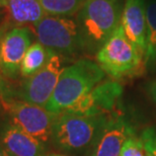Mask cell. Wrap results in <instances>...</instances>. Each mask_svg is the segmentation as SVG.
<instances>
[{"label":"cell","mask_w":156,"mask_h":156,"mask_svg":"<svg viewBox=\"0 0 156 156\" xmlns=\"http://www.w3.org/2000/svg\"><path fill=\"white\" fill-rule=\"evenodd\" d=\"M121 24L128 39L145 57L147 35L145 0H126L122 11Z\"/></svg>","instance_id":"12"},{"label":"cell","mask_w":156,"mask_h":156,"mask_svg":"<svg viewBox=\"0 0 156 156\" xmlns=\"http://www.w3.org/2000/svg\"><path fill=\"white\" fill-rule=\"evenodd\" d=\"M0 11H1V10H0ZM2 21H3V17L1 18V12H0V26H1Z\"/></svg>","instance_id":"25"},{"label":"cell","mask_w":156,"mask_h":156,"mask_svg":"<svg viewBox=\"0 0 156 156\" xmlns=\"http://www.w3.org/2000/svg\"><path fill=\"white\" fill-rule=\"evenodd\" d=\"M33 29L38 42L62 58H72L85 52L79 27L72 18L46 15Z\"/></svg>","instance_id":"5"},{"label":"cell","mask_w":156,"mask_h":156,"mask_svg":"<svg viewBox=\"0 0 156 156\" xmlns=\"http://www.w3.org/2000/svg\"><path fill=\"white\" fill-rule=\"evenodd\" d=\"M6 4V0H0V10H3Z\"/></svg>","instance_id":"23"},{"label":"cell","mask_w":156,"mask_h":156,"mask_svg":"<svg viewBox=\"0 0 156 156\" xmlns=\"http://www.w3.org/2000/svg\"><path fill=\"white\" fill-rule=\"evenodd\" d=\"M120 0H86L76 21L85 52L96 53L121 24Z\"/></svg>","instance_id":"3"},{"label":"cell","mask_w":156,"mask_h":156,"mask_svg":"<svg viewBox=\"0 0 156 156\" xmlns=\"http://www.w3.org/2000/svg\"><path fill=\"white\" fill-rule=\"evenodd\" d=\"M9 79L5 77L4 73L0 66V91H1L3 99H10L12 98V90L13 86L9 83Z\"/></svg>","instance_id":"19"},{"label":"cell","mask_w":156,"mask_h":156,"mask_svg":"<svg viewBox=\"0 0 156 156\" xmlns=\"http://www.w3.org/2000/svg\"><path fill=\"white\" fill-rule=\"evenodd\" d=\"M140 138L144 144L146 152L151 156H156V128H145L142 130Z\"/></svg>","instance_id":"18"},{"label":"cell","mask_w":156,"mask_h":156,"mask_svg":"<svg viewBox=\"0 0 156 156\" xmlns=\"http://www.w3.org/2000/svg\"><path fill=\"white\" fill-rule=\"evenodd\" d=\"M105 73L96 62L80 59L64 67L57 86L45 108L59 115L69 111L105 79Z\"/></svg>","instance_id":"2"},{"label":"cell","mask_w":156,"mask_h":156,"mask_svg":"<svg viewBox=\"0 0 156 156\" xmlns=\"http://www.w3.org/2000/svg\"><path fill=\"white\" fill-rule=\"evenodd\" d=\"M0 156H13V155H11L10 153H9V152L7 151V149L2 145L1 142H0Z\"/></svg>","instance_id":"21"},{"label":"cell","mask_w":156,"mask_h":156,"mask_svg":"<svg viewBox=\"0 0 156 156\" xmlns=\"http://www.w3.org/2000/svg\"><path fill=\"white\" fill-rule=\"evenodd\" d=\"M3 21L0 27L9 30L12 27H35L46 13L39 0H6L2 10Z\"/></svg>","instance_id":"13"},{"label":"cell","mask_w":156,"mask_h":156,"mask_svg":"<svg viewBox=\"0 0 156 156\" xmlns=\"http://www.w3.org/2000/svg\"><path fill=\"white\" fill-rule=\"evenodd\" d=\"M96 63L115 79L137 73L144 63V56L128 39L122 24L95 53Z\"/></svg>","instance_id":"4"},{"label":"cell","mask_w":156,"mask_h":156,"mask_svg":"<svg viewBox=\"0 0 156 156\" xmlns=\"http://www.w3.org/2000/svg\"><path fill=\"white\" fill-rule=\"evenodd\" d=\"M110 115H56L50 143L63 154L87 156Z\"/></svg>","instance_id":"1"},{"label":"cell","mask_w":156,"mask_h":156,"mask_svg":"<svg viewBox=\"0 0 156 156\" xmlns=\"http://www.w3.org/2000/svg\"><path fill=\"white\" fill-rule=\"evenodd\" d=\"M147 93L150 96L152 102L155 105L156 107V79L152 80L151 82L148 83L147 85Z\"/></svg>","instance_id":"20"},{"label":"cell","mask_w":156,"mask_h":156,"mask_svg":"<svg viewBox=\"0 0 156 156\" xmlns=\"http://www.w3.org/2000/svg\"><path fill=\"white\" fill-rule=\"evenodd\" d=\"M4 116L18 128L44 144L51 140L56 115L30 102L10 98L3 99Z\"/></svg>","instance_id":"7"},{"label":"cell","mask_w":156,"mask_h":156,"mask_svg":"<svg viewBox=\"0 0 156 156\" xmlns=\"http://www.w3.org/2000/svg\"><path fill=\"white\" fill-rule=\"evenodd\" d=\"M133 134L135 129L128 118L114 111L87 156H120L124 143Z\"/></svg>","instance_id":"9"},{"label":"cell","mask_w":156,"mask_h":156,"mask_svg":"<svg viewBox=\"0 0 156 156\" xmlns=\"http://www.w3.org/2000/svg\"><path fill=\"white\" fill-rule=\"evenodd\" d=\"M4 115V108H3V98L1 94V91H0V116Z\"/></svg>","instance_id":"22"},{"label":"cell","mask_w":156,"mask_h":156,"mask_svg":"<svg viewBox=\"0 0 156 156\" xmlns=\"http://www.w3.org/2000/svg\"><path fill=\"white\" fill-rule=\"evenodd\" d=\"M33 35L29 27H0V66L7 79L15 80L20 75L21 61L33 44Z\"/></svg>","instance_id":"8"},{"label":"cell","mask_w":156,"mask_h":156,"mask_svg":"<svg viewBox=\"0 0 156 156\" xmlns=\"http://www.w3.org/2000/svg\"><path fill=\"white\" fill-rule=\"evenodd\" d=\"M147 156H151V155H149V154H148V153H147Z\"/></svg>","instance_id":"26"},{"label":"cell","mask_w":156,"mask_h":156,"mask_svg":"<svg viewBox=\"0 0 156 156\" xmlns=\"http://www.w3.org/2000/svg\"><path fill=\"white\" fill-rule=\"evenodd\" d=\"M46 15L69 17L78 13L86 0H39Z\"/></svg>","instance_id":"16"},{"label":"cell","mask_w":156,"mask_h":156,"mask_svg":"<svg viewBox=\"0 0 156 156\" xmlns=\"http://www.w3.org/2000/svg\"><path fill=\"white\" fill-rule=\"evenodd\" d=\"M63 58L51 52L46 65L34 75L23 78L17 87H13L12 98L27 101L45 108L52 98L63 70Z\"/></svg>","instance_id":"6"},{"label":"cell","mask_w":156,"mask_h":156,"mask_svg":"<svg viewBox=\"0 0 156 156\" xmlns=\"http://www.w3.org/2000/svg\"><path fill=\"white\" fill-rule=\"evenodd\" d=\"M146 52L144 65L149 69H156V0H149L146 3Z\"/></svg>","instance_id":"15"},{"label":"cell","mask_w":156,"mask_h":156,"mask_svg":"<svg viewBox=\"0 0 156 156\" xmlns=\"http://www.w3.org/2000/svg\"><path fill=\"white\" fill-rule=\"evenodd\" d=\"M0 142L13 156H47V145L26 133L6 117L0 119Z\"/></svg>","instance_id":"11"},{"label":"cell","mask_w":156,"mask_h":156,"mask_svg":"<svg viewBox=\"0 0 156 156\" xmlns=\"http://www.w3.org/2000/svg\"><path fill=\"white\" fill-rule=\"evenodd\" d=\"M123 93V86L115 80L101 82L69 111L85 115H110Z\"/></svg>","instance_id":"10"},{"label":"cell","mask_w":156,"mask_h":156,"mask_svg":"<svg viewBox=\"0 0 156 156\" xmlns=\"http://www.w3.org/2000/svg\"><path fill=\"white\" fill-rule=\"evenodd\" d=\"M120 156H147L141 138L136 134L131 135L124 143Z\"/></svg>","instance_id":"17"},{"label":"cell","mask_w":156,"mask_h":156,"mask_svg":"<svg viewBox=\"0 0 156 156\" xmlns=\"http://www.w3.org/2000/svg\"><path fill=\"white\" fill-rule=\"evenodd\" d=\"M51 52L39 42L33 43L21 61L20 76L27 78L40 71L48 62Z\"/></svg>","instance_id":"14"},{"label":"cell","mask_w":156,"mask_h":156,"mask_svg":"<svg viewBox=\"0 0 156 156\" xmlns=\"http://www.w3.org/2000/svg\"><path fill=\"white\" fill-rule=\"evenodd\" d=\"M47 156H67V155L63 153H48Z\"/></svg>","instance_id":"24"}]
</instances>
